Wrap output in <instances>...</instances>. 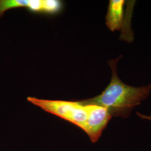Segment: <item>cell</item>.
Segmentation results:
<instances>
[{"mask_svg":"<svg viewBox=\"0 0 151 151\" xmlns=\"http://www.w3.org/2000/svg\"><path fill=\"white\" fill-rule=\"evenodd\" d=\"M122 55L110 60L108 64L111 71V80L101 94L81 100L84 104H94L106 108L113 117L128 118L132 110L148 97L151 83L143 86H133L125 83L119 78L117 65Z\"/></svg>","mask_w":151,"mask_h":151,"instance_id":"cell-1","label":"cell"},{"mask_svg":"<svg viewBox=\"0 0 151 151\" xmlns=\"http://www.w3.org/2000/svg\"><path fill=\"white\" fill-rule=\"evenodd\" d=\"M125 4L124 0L109 1L105 20L106 25L111 32L120 31L123 28Z\"/></svg>","mask_w":151,"mask_h":151,"instance_id":"cell-5","label":"cell"},{"mask_svg":"<svg viewBox=\"0 0 151 151\" xmlns=\"http://www.w3.org/2000/svg\"><path fill=\"white\" fill-rule=\"evenodd\" d=\"M27 101L42 109L83 128L87 117L86 105L79 101L50 100L28 97Z\"/></svg>","mask_w":151,"mask_h":151,"instance_id":"cell-2","label":"cell"},{"mask_svg":"<svg viewBox=\"0 0 151 151\" xmlns=\"http://www.w3.org/2000/svg\"><path fill=\"white\" fill-rule=\"evenodd\" d=\"M137 114L141 119L149 120V121H151V115L143 114H141L140 113H138V112H137Z\"/></svg>","mask_w":151,"mask_h":151,"instance_id":"cell-6","label":"cell"},{"mask_svg":"<svg viewBox=\"0 0 151 151\" xmlns=\"http://www.w3.org/2000/svg\"><path fill=\"white\" fill-rule=\"evenodd\" d=\"M85 105L87 110V117L82 129L86 133L92 143H96L112 116L104 107L94 104Z\"/></svg>","mask_w":151,"mask_h":151,"instance_id":"cell-3","label":"cell"},{"mask_svg":"<svg viewBox=\"0 0 151 151\" xmlns=\"http://www.w3.org/2000/svg\"><path fill=\"white\" fill-rule=\"evenodd\" d=\"M19 7H27L32 12L53 14L56 5L53 0H0V17L6 11Z\"/></svg>","mask_w":151,"mask_h":151,"instance_id":"cell-4","label":"cell"}]
</instances>
